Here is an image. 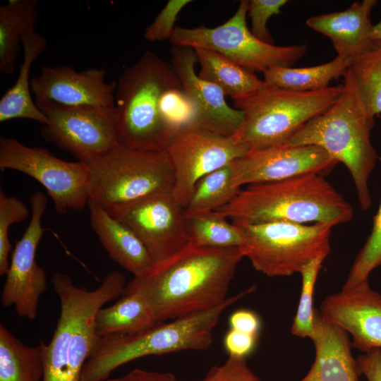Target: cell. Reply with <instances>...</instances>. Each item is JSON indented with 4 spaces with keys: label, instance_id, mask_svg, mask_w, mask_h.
<instances>
[{
    "label": "cell",
    "instance_id": "cell-1",
    "mask_svg": "<svg viewBox=\"0 0 381 381\" xmlns=\"http://www.w3.org/2000/svg\"><path fill=\"white\" fill-rule=\"evenodd\" d=\"M241 248H205L188 244L147 276L133 277L124 293L138 291L157 322L212 309L226 299Z\"/></svg>",
    "mask_w": 381,
    "mask_h": 381
},
{
    "label": "cell",
    "instance_id": "cell-2",
    "mask_svg": "<svg viewBox=\"0 0 381 381\" xmlns=\"http://www.w3.org/2000/svg\"><path fill=\"white\" fill-rule=\"evenodd\" d=\"M51 283L60 302V315L51 341L41 342L42 381H80L82 370L97 342L95 315L107 302L123 296L126 278L111 272L93 290L74 284L71 277L56 272Z\"/></svg>",
    "mask_w": 381,
    "mask_h": 381
},
{
    "label": "cell",
    "instance_id": "cell-3",
    "mask_svg": "<svg viewBox=\"0 0 381 381\" xmlns=\"http://www.w3.org/2000/svg\"><path fill=\"white\" fill-rule=\"evenodd\" d=\"M216 212L232 220L333 226L349 222L353 215L350 203L323 175L316 173L249 185Z\"/></svg>",
    "mask_w": 381,
    "mask_h": 381
},
{
    "label": "cell",
    "instance_id": "cell-4",
    "mask_svg": "<svg viewBox=\"0 0 381 381\" xmlns=\"http://www.w3.org/2000/svg\"><path fill=\"white\" fill-rule=\"evenodd\" d=\"M374 119L364 105L350 67L337 101L304 124L286 143L320 147L343 163L352 176L363 210L371 205L368 180L378 159L370 140Z\"/></svg>",
    "mask_w": 381,
    "mask_h": 381
},
{
    "label": "cell",
    "instance_id": "cell-5",
    "mask_svg": "<svg viewBox=\"0 0 381 381\" xmlns=\"http://www.w3.org/2000/svg\"><path fill=\"white\" fill-rule=\"evenodd\" d=\"M181 84L171 63L146 51L126 68L115 93L119 143L131 149L164 152L175 135L160 112L163 94Z\"/></svg>",
    "mask_w": 381,
    "mask_h": 381
},
{
    "label": "cell",
    "instance_id": "cell-6",
    "mask_svg": "<svg viewBox=\"0 0 381 381\" xmlns=\"http://www.w3.org/2000/svg\"><path fill=\"white\" fill-rule=\"evenodd\" d=\"M256 289L255 286L227 298L221 305L183 318L158 322L133 334H113L98 338L82 370L80 381H104L119 366L147 356L185 350H207L212 331L222 313Z\"/></svg>",
    "mask_w": 381,
    "mask_h": 381
},
{
    "label": "cell",
    "instance_id": "cell-7",
    "mask_svg": "<svg viewBox=\"0 0 381 381\" xmlns=\"http://www.w3.org/2000/svg\"><path fill=\"white\" fill-rule=\"evenodd\" d=\"M83 162L89 200L109 213L150 196L172 193L174 174L166 151H141L119 143Z\"/></svg>",
    "mask_w": 381,
    "mask_h": 381
},
{
    "label": "cell",
    "instance_id": "cell-8",
    "mask_svg": "<svg viewBox=\"0 0 381 381\" xmlns=\"http://www.w3.org/2000/svg\"><path fill=\"white\" fill-rule=\"evenodd\" d=\"M342 89L340 84L296 92L263 83L250 97L234 101L243 118L233 137L249 150L286 144L304 124L329 109Z\"/></svg>",
    "mask_w": 381,
    "mask_h": 381
},
{
    "label": "cell",
    "instance_id": "cell-9",
    "mask_svg": "<svg viewBox=\"0 0 381 381\" xmlns=\"http://www.w3.org/2000/svg\"><path fill=\"white\" fill-rule=\"evenodd\" d=\"M232 221L242 235L244 257L267 277L300 273L311 261L326 258L330 251L331 224Z\"/></svg>",
    "mask_w": 381,
    "mask_h": 381
},
{
    "label": "cell",
    "instance_id": "cell-10",
    "mask_svg": "<svg viewBox=\"0 0 381 381\" xmlns=\"http://www.w3.org/2000/svg\"><path fill=\"white\" fill-rule=\"evenodd\" d=\"M248 1L242 0L235 13L214 28L176 26L169 41L174 46L215 52L253 72L290 67L306 53L305 44L277 46L257 38L246 23Z\"/></svg>",
    "mask_w": 381,
    "mask_h": 381
},
{
    "label": "cell",
    "instance_id": "cell-11",
    "mask_svg": "<svg viewBox=\"0 0 381 381\" xmlns=\"http://www.w3.org/2000/svg\"><path fill=\"white\" fill-rule=\"evenodd\" d=\"M0 169L20 171L39 182L59 214L82 210L87 205L88 175L83 162L66 161L44 147H29L15 138L1 137Z\"/></svg>",
    "mask_w": 381,
    "mask_h": 381
},
{
    "label": "cell",
    "instance_id": "cell-12",
    "mask_svg": "<svg viewBox=\"0 0 381 381\" xmlns=\"http://www.w3.org/2000/svg\"><path fill=\"white\" fill-rule=\"evenodd\" d=\"M35 103L47 119L40 131L43 139L68 152L78 161L90 159L119 144L115 107Z\"/></svg>",
    "mask_w": 381,
    "mask_h": 381
},
{
    "label": "cell",
    "instance_id": "cell-13",
    "mask_svg": "<svg viewBox=\"0 0 381 381\" xmlns=\"http://www.w3.org/2000/svg\"><path fill=\"white\" fill-rule=\"evenodd\" d=\"M165 151L174 174L172 195L185 208L200 179L244 156L249 149L233 136L186 129L172 137Z\"/></svg>",
    "mask_w": 381,
    "mask_h": 381
},
{
    "label": "cell",
    "instance_id": "cell-14",
    "mask_svg": "<svg viewBox=\"0 0 381 381\" xmlns=\"http://www.w3.org/2000/svg\"><path fill=\"white\" fill-rule=\"evenodd\" d=\"M31 218L28 226L16 242L6 274L1 303L13 306L18 316L35 320L40 296L47 290L44 270L38 265L35 256L38 244L46 230L42 225L48 200L40 191L30 198Z\"/></svg>",
    "mask_w": 381,
    "mask_h": 381
},
{
    "label": "cell",
    "instance_id": "cell-15",
    "mask_svg": "<svg viewBox=\"0 0 381 381\" xmlns=\"http://www.w3.org/2000/svg\"><path fill=\"white\" fill-rule=\"evenodd\" d=\"M183 210L169 193L148 197L109 214L134 231L157 267L189 244Z\"/></svg>",
    "mask_w": 381,
    "mask_h": 381
},
{
    "label": "cell",
    "instance_id": "cell-16",
    "mask_svg": "<svg viewBox=\"0 0 381 381\" xmlns=\"http://www.w3.org/2000/svg\"><path fill=\"white\" fill-rule=\"evenodd\" d=\"M338 162L315 145L283 144L249 150L231 163L232 184L241 188L316 173L324 175Z\"/></svg>",
    "mask_w": 381,
    "mask_h": 381
},
{
    "label": "cell",
    "instance_id": "cell-17",
    "mask_svg": "<svg viewBox=\"0 0 381 381\" xmlns=\"http://www.w3.org/2000/svg\"><path fill=\"white\" fill-rule=\"evenodd\" d=\"M107 72L90 68L77 71L69 66L44 67L31 80L35 102H49L68 107H115L117 82L108 83Z\"/></svg>",
    "mask_w": 381,
    "mask_h": 381
},
{
    "label": "cell",
    "instance_id": "cell-18",
    "mask_svg": "<svg viewBox=\"0 0 381 381\" xmlns=\"http://www.w3.org/2000/svg\"><path fill=\"white\" fill-rule=\"evenodd\" d=\"M320 312L351 334L352 347L363 353L381 349V294L368 281L328 296Z\"/></svg>",
    "mask_w": 381,
    "mask_h": 381
},
{
    "label": "cell",
    "instance_id": "cell-19",
    "mask_svg": "<svg viewBox=\"0 0 381 381\" xmlns=\"http://www.w3.org/2000/svg\"><path fill=\"white\" fill-rule=\"evenodd\" d=\"M171 55L170 63L183 88L198 109V120L193 130L221 136H233L242 123L243 111L226 103L224 92L217 85L196 74L195 65L198 60L193 48L174 45Z\"/></svg>",
    "mask_w": 381,
    "mask_h": 381
},
{
    "label": "cell",
    "instance_id": "cell-20",
    "mask_svg": "<svg viewBox=\"0 0 381 381\" xmlns=\"http://www.w3.org/2000/svg\"><path fill=\"white\" fill-rule=\"evenodd\" d=\"M313 341L315 357L308 373L300 381H358L361 375L351 353L349 334L327 321L315 309Z\"/></svg>",
    "mask_w": 381,
    "mask_h": 381
},
{
    "label": "cell",
    "instance_id": "cell-21",
    "mask_svg": "<svg viewBox=\"0 0 381 381\" xmlns=\"http://www.w3.org/2000/svg\"><path fill=\"white\" fill-rule=\"evenodd\" d=\"M377 0L353 2L346 10L314 16L306 25L330 39L338 55L351 58L371 49V13Z\"/></svg>",
    "mask_w": 381,
    "mask_h": 381
},
{
    "label": "cell",
    "instance_id": "cell-22",
    "mask_svg": "<svg viewBox=\"0 0 381 381\" xmlns=\"http://www.w3.org/2000/svg\"><path fill=\"white\" fill-rule=\"evenodd\" d=\"M90 226L109 258L133 277L148 275L155 265L138 236L96 202L88 200Z\"/></svg>",
    "mask_w": 381,
    "mask_h": 381
},
{
    "label": "cell",
    "instance_id": "cell-23",
    "mask_svg": "<svg viewBox=\"0 0 381 381\" xmlns=\"http://www.w3.org/2000/svg\"><path fill=\"white\" fill-rule=\"evenodd\" d=\"M23 59L15 83L0 99V122L26 119L45 124L47 119L31 97L30 73L33 63L47 47L44 36L35 31L28 34L22 42Z\"/></svg>",
    "mask_w": 381,
    "mask_h": 381
},
{
    "label": "cell",
    "instance_id": "cell-24",
    "mask_svg": "<svg viewBox=\"0 0 381 381\" xmlns=\"http://www.w3.org/2000/svg\"><path fill=\"white\" fill-rule=\"evenodd\" d=\"M37 0H9L0 7V71H14L23 40L35 28L38 17Z\"/></svg>",
    "mask_w": 381,
    "mask_h": 381
},
{
    "label": "cell",
    "instance_id": "cell-25",
    "mask_svg": "<svg viewBox=\"0 0 381 381\" xmlns=\"http://www.w3.org/2000/svg\"><path fill=\"white\" fill-rule=\"evenodd\" d=\"M200 66L198 76L217 85L234 101L246 99L263 84L256 74L224 57L205 49H193Z\"/></svg>",
    "mask_w": 381,
    "mask_h": 381
},
{
    "label": "cell",
    "instance_id": "cell-26",
    "mask_svg": "<svg viewBox=\"0 0 381 381\" xmlns=\"http://www.w3.org/2000/svg\"><path fill=\"white\" fill-rule=\"evenodd\" d=\"M157 323L149 303L138 291L124 293L116 303L101 308L95 315V329L99 337L137 334Z\"/></svg>",
    "mask_w": 381,
    "mask_h": 381
},
{
    "label": "cell",
    "instance_id": "cell-27",
    "mask_svg": "<svg viewBox=\"0 0 381 381\" xmlns=\"http://www.w3.org/2000/svg\"><path fill=\"white\" fill-rule=\"evenodd\" d=\"M353 58L337 55L332 61L308 67H274L263 73L267 85L296 92L316 91L327 88L331 80L344 76Z\"/></svg>",
    "mask_w": 381,
    "mask_h": 381
},
{
    "label": "cell",
    "instance_id": "cell-28",
    "mask_svg": "<svg viewBox=\"0 0 381 381\" xmlns=\"http://www.w3.org/2000/svg\"><path fill=\"white\" fill-rule=\"evenodd\" d=\"M42 345L28 346L0 325V381H42Z\"/></svg>",
    "mask_w": 381,
    "mask_h": 381
},
{
    "label": "cell",
    "instance_id": "cell-29",
    "mask_svg": "<svg viewBox=\"0 0 381 381\" xmlns=\"http://www.w3.org/2000/svg\"><path fill=\"white\" fill-rule=\"evenodd\" d=\"M189 244L205 248H241L242 235L234 223L216 211L186 213L183 210Z\"/></svg>",
    "mask_w": 381,
    "mask_h": 381
},
{
    "label": "cell",
    "instance_id": "cell-30",
    "mask_svg": "<svg viewBox=\"0 0 381 381\" xmlns=\"http://www.w3.org/2000/svg\"><path fill=\"white\" fill-rule=\"evenodd\" d=\"M231 179V164L203 176L195 184L184 212L216 211L229 204L241 190Z\"/></svg>",
    "mask_w": 381,
    "mask_h": 381
},
{
    "label": "cell",
    "instance_id": "cell-31",
    "mask_svg": "<svg viewBox=\"0 0 381 381\" xmlns=\"http://www.w3.org/2000/svg\"><path fill=\"white\" fill-rule=\"evenodd\" d=\"M351 69L369 114H381V41L373 42L366 52L353 58Z\"/></svg>",
    "mask_w": 381,
    "mask_h": 381
},
{
    "label": "cell",
    "instance_id": "cell-32",
    "mask_svg": "<svg viewBox=\"0 0 381 381\" xmlns=\"http://www.w3.org/2000/svg\"><path fill=\"white\" fill-rule=\"evenodd\" d=\"M160 112L174 133L194 129L198 120V109L181 84L168 89L160 102Z\"/></svg>",
    "mask_w": 381,
    "mask_h": 381
},
{
    "label": "cell",
    "instance_id": "cell-33",
    "mask_svg": "<svg viewBox=\"0 0 381 381\" xmlns=\"http://www.w3.org/2000/svg\"><path fill=\"white\" fill-rule=\"evenodd\" d=\"M381 266V202L373 219L368 238L356 255L350 269L343 290L368 282L370 273Z\"/></svg>",
    "mask_w": 381,
    "mask_h": 381
},
{
    "label": "cell",
    "instance_id": "cell-34",
    "mask_svg": "<svg viewBox=\"0 0 381 381\" xmlns=\"http://www.w3.org/2000/svg\"><path fill=\"white\" fill-rule=\"evenodd\" d=\"M325 257H320L306 265L300 274L302 286L300 300L296 315L293 320L291 333L301 338H310L313 335L314 313L313 299L318 274Z\"/></svg>",
    "mask_w": 381,
    "mask_h": 381
},
{
    "label": "cell",
    "instance_id": "cell-35",
    "mask_svg": "<svg viewBox=\"0 0 381 381\" xmlns=\"http://www.w3.org/2000/svg\"><path fill=\"white\" fill-rule=\"evenodd\" d=\"M30 210L18 198L7 195L0 190V275H5L8 271L9 255L12 246L9 240V229L11 225L25 221L29 216Z\"/></svg>",
    "mask_w": 381,
    "mask_h": 381
},
{
    "label": "cell",
    "instance_id": "cell-36",
    "mask_svg": "<svg viewBox=\"0 0 381 381\" xmlns=\"http://www.w3.org/2000/svg\"><path fill=\"white\" fill-rule=\"evenodd\" d=\"M191 2L190 0H169L145 28L144 39L151 42L169 40L176 28L174 25L179 14Z\"/></svg>",
    "mask_w": 381,
    "mask_h": 381
},
{
    "label": "cell",
    "instance_id": "cell-37",
    "mask_svg": "<svg viewBox=\"0 0 381 381\" xmlns=\"http://www.w3.org/2000/svg\"><path fill=\"white\" fill-rule=\"evenodd\" d=\"M286 0H250L248 15L250 18L251 32L261 41L273 44V40L267 27L269 19L281 12Z\"/></svg>",
    "mask_w": 381,
    "mask_h": 381
},
{
    "label": "cell",
    "instance_id": "cell-38",
    "mask_svg": "<svg viewBox=\"0 0 381 381\" xmlns=\"http://www.w3.org/2000/svg\"><path fill=\"white\" fill-rule=\"evenodd\" d=\"M195 381H262L248 367L246 358L229 356L219 365L212 367L206 375Z\"/></svg>",
    "mask_w": 381,
    "mask_h": 381
},
{
    "label": "cell",
    "instance_id": "cell-39",
    "mask_svg": "<svg viewBox=\"0 0 381 381\" xmlns=\"http://www.w3.org/2000/svg\"><path fill=\"white\" fill-rule=\"evenodd\" d=\"M258 337L229 329L224 337L229 356L246 358L255 349Z\"/></svg>",
    "mask_w": 381,
    "mask_h": 381
},
{
    "label": "cell",
    "instance_id": "cell-40",
    "mask_svg": "<svg viewBox=\"0 0 381 381\" xmlns=\"http://www.w3.org/2000/svg\"><path fill=\"white\" fill-rule=\"evenodd\" d=\"M229 329L259 336L261 322L259 316L253 311L239 309L232 313L229 318Z\"/></svg>",
    "mask_w": 381,
    "mask_h": 381
},
{
    "label": "cell",
    "instance_id": "cell-41",
    "mask_svg": "<svg viewBox=\"0 0 381 381\" xmlns=\"http://www.w3.org/2000/svg\"><path fill=\"white\" fill-rule=\"evenodd\" d=\"M359 370L368 381H381V349H373L357 358Z\"/></svg>",
    "mask_w": 381,
    "mask_h": 381
},
{
    "label": "cell",
    "instance_id": "cell-42",
    "mask_svg": "<svg viewBox=\"0 0 381 381\" xmlns=\"http://www.w3.org/2000/svg\"><path fill=\"white\" fill-rule=\"evenodd\" d=\"M105 381H180L175 375L169 372L150 371L143 369H134L127 374L116 377L109 378Z\"/></svg>",
    "mask_w": 381,
    "mask_h": 381
},
{
    "label": "cell",
    "instance_id": "cell-43",
    "mask_svg": "<svg viewBox=\"0 0 381 381\" xmlns=\"http://www.w3.org/2000/svg\"><path fill=\"white\" fill-rule=\"evenodd\" d=\"M370 38L373 42L381 41V20L373 25L370 32Z\"/></svg>",
    "mask_w": 381,
    "mask_h": 381
}]
</instances>
